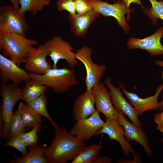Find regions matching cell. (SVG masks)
Segmentation results:
<instances>
[{
  "mask_svg": "<svg viewBox=\"0 0 163 163\" xmlns=\"http://www.w3.org/2000/svg\"><path fill=\"white\" fill-rule=\"evenodd\" d=\"M55 136L43 156L48 163H66L83 151L84 141L72 135L64 128L54 127Z\"/></svg>",
  "mask_w": 163,
  "mask_h": 163,
  "instance_id": "6da1fadb",
  "label": "cell"
},
{
  "mask_svg": "<svg viewBox=\"0 0 163 163\" xmlns=\"http://www.w3.org/2000/svg\"><path fill=\"white\" fill-rule=\"evenodd\" d=\"M37 40L12 33L0 32V50L18 66L24 63L30 53L36 47Z\"/></svg>",
  "mask_w": 163,
  "mask_h": 163,
  "instance_id": "7a4b0ae2",
  "label": "cell"
},
{
  "mask_svg": "<svg viewBox=\"0 0 163 163\" xmlns=\"http://www.w3.org/2000/svg\"><path fill=\"white\" fill-rule=\"evenodd\" d=\"M28 73L31 79L38 84L51 87L57 93L66 92L72 87L78 84L75 71L72 68H53L43 75Z\"/></svg>",
  "mask_w": 163,
  "mask_h": 163,
  "instance_id": "3957f363",
  "label": "cell"
},
{
  "mask_svg": "<svg viewBox=\"0 0 163 163\" xmlns=\"http://www.w3.org/2000/svg\"><path fill=\"white\" fill-rule=\"evenodd\" d=\"M0 95L2 99L0 115L4 122L2 137L5 140L8 139L9 134V123L14 107L18 101L21 100L22 89L18 85L1 82Z\"/></svg>",
  "mask_w": 163,
  "mask_h": 163,
  "instance_id": "277c9868",
  "label": "cell"
},
{
  "mask_svg": "<svg viewBox=\"0 0 163 163\" xmlns=\"http://www.w3.org/2000/svg\"><path fill=\"white\" fill-rule=\"evenodd\" d=\"M87 1L93 9L101 14L105 17H114L125 33H129L130 27L126 20L125 15L127 14L126 20H128L130 18V14L134 11V8H128L126 5L120 0L113 4L100 0H87Z\"/></svg>",
  "mask_w": 163,
  "mask_h": 163,
  "instance_id": "5b68a950",
  "label": "cell"
},
{
  "mask_svg": "<svg viewBox=\"0 0 163 163\" xmlns=\"http://www.w3.org/2000/svg\"><path fill=\"white\" fill-rule=\"evenodd\" d=\"M29 25L24 14L12 5L0 8V32L17 34L26 37Z\"/></svg>",
  "mask_w": 163,
  "mask_h": 163,
  "instance_id": "8992f818",
  "label": "cell"
},
{
  "mask_svg": "<svg viewBox=\"0 0 163 163\" xmlns=\"http://www.w3.org/2000/svg\"><path fill=\"white\" fill-rule=\"evenodd\" d=\"M44 44L50 52L49 56L53 62V68H57V63L61 59L66 60L72 69L78 64L75 53L73 51L74 49L61 36H55Z\"/></svg>",
  "mask_w": 163,
  "mask_h": 163,
  "instance_id": "52a82bcc",
  "label": "cell"
},
{
  "mask_svg": "<svg viewBox=\"0 0 163 163\" xmlns=\"http://www.w3.org/2000/svg\"><path fill=\"white\" fill-rule=\"evenodd\" d=\"M92 50L84 46L76 50V59L82 63L86 71L85 80L86 89L90 90L95 84L100 82L107 68L105 64L101 65L94 63L91 58Z\"/></svg>",
  "mask_w": 163,
  "mask_h": 163,
  "instance_id": "ba28073f",
  "label": "cell"
},
{
  "mask_svg": "<svg viewBox=\"0 0 163 163\" xmlns=\"http://www.w3.org/2000/svg\"><path fill=\"white\" fill-rule=\"evenodd\" d=\"M99 112L96 109L89 117L77 120L69 133L82 141L89 140L104 124L105 122L100 117Z\"/></svg>",
  "mask_w": 163,
  "mask_h": 163,
  "instance_id": "9c48e42d",
  "label": "cell"
},
{
  "mask_svg": "<svg viewBox=\"0 0 163 163\" xmlns=\"http://www.w3.org/2000/svg\"><path fill=\"white\" fill-rule=\"evenodd\" d=\"M104 83L110 90L111 101L116 109L126 116L132 123L141 127V123L138 119V115L135 109L123 97L120 88L113 85L110 76L107 77Z\"/></svg>",
  "mask_w": 163,
  "mask_h": 163,
  "instance_id": "30bf717a",
  "label": "cell"
},
{
  "mask_svg": "<svg viewBox=\"0 0 163 163\" xmlns=\"http://www.w3.org/2000/svg\"><path fill=\"white\" fill-rule=\"evenodd\" d=\"M163 37V26H162L158 28L153 34L143 39L133 37L129 38L126 44L129 49L145 50L152 56L163 55V46L160 42V39Z\"/></svg>",
  "mask_w": 163,
  "mask_h": 163,
  "instance_id": "8fae6325",
  "label": "cell"
},
{
  "mask_svg": "<svg viewBox=\"0 0 163 163\" xmlns=\"http://www.w3.org/2000/svg\"><path fill=\"white\" fill-rule=\"evenodd\" d=\"M0 79L1 82L8 83L11 81L12 84L18 85L30 78L28 72L21 69L13 61L0 54Z\"/></svg>",
  "mask_w": 163,
  "mask_h": 163,
  "instance_id": "7c38bea8",
  "label": "cell"
},
{
  "mask_svg": "<svg viewBox=\"0 0 163 163\" xmlns=\"http://www.w3.org/2000/svg\"><path fill=\"white\" fill-rule=\"evenodd\" d=\"M119 86L123 94L127 98L129 103L135 109L138 115H142L147 110L159 109V102L158 99L163 89V84H161L156 88L155 94L145 98H141L136 94L128 91L123 82H120Z\"/></svg>",
  "mask_w": 163,
  "mask_h": 163,
  "instance_id": "4fadbf2b",
  "label": "cell"
},
{
  "mask_svg": "<svg viewBox=\"0 0 163 163\" xmlns=\"http://www.w3.org/2000/svg\"><path fill=\"white\" fill-rule=\"evenodd\" d=\"M91 90L94 95L97 110L103 114L106 118L117 120L118 112L111 101L110 92L102 82L94 85Z\"/></svg>",
  "mask_w": 163,
  "mask_h": 163,
  "instance_id": "5bb4252c",
  "label": "cell"
},
{
  "mask_svg": "<svg viewBox=\"0 0 163 163\" xmlns=\"http://www.w3.org/2000/svg\"><path fill=\"white\" fill-rule=\"evenodd\" d=\"M50 52L44 44H40L37 48L31 51L27 56L24 64L26 70L33 73L43 75L49 69L53 68V65L46 60Z\"/></svg>",
  "mask_w": 163,
  "mask_h": 163,
  "instance_id": "9a60e30c",
  "label": "cell"
},
{
  "mask_svg": "<svg viewBox=\"0 0 163 163\" xmlns=\"http://www.w3.org/2000/svg\"><path fill=\"white\" fill-rule=\"evenodd\" d=\"M105 121L102 127L95 135L102 133L107 134L110 140H116L119 143L125 155L130 158L131 153L133 155L136 152L129 142L126 139L124 128L119 124L117 120L106 118Z\"/></svg>",
  "mask_w": 163,
  "mask_h": 163,
  "instance_id": "2e32d148",
  "label": "cell"
},
{
  "mask_svg": "<svg viewBox=\"0 0 163 163\" xmlns=\"http://www.w3.org/2000/svg\"><path fill=\"white\" fill-rule=\"evenodd\" d=\"M119 115L117 121L124 129V136L128 141H135L141 145L145 152L149 157H151L152 152L149 145L148 137L143 130L133 123L128 121L120 111H118Z\"/></svg>",
  "mask_w": 163,
  "mask_h": 163,
  "instance_id": "e0dca14e",
  "label": "cell"
},
{
  "mask_svg": "<svg viewBox=\"0 0 163 163\" xmlns=\"http://www.w3.org/2000/svg\"><path fill=\"white\" fill-rule=\"evenodd\" d=\"M100 14L93 9L83 14H76L74 16L69 14L68 19L72 33L76 37H85L89 27Z\"/></svg>",
  "mask_w": 163,
  "mask_h": 163,
  "instance_id": "ac0fdd59",
  "label": "cell"
},
{
  "mask_svg": "<svg viewBox=\"0 0 163 163\" xmlns=\"http://www.w3.org/2000/svg\"><path fill=\"white\" fill-rule=\"evenodd\" d=\"M94 104V97L91 90L86 89L75 101L73 108V117L77 121L90 116L96 110Z\"/></svg>",
  "mask_w": 163,
  "mask_h": 163,
  "instance_id": "d6986e66",
  "label": "cell"
},
{
  "mask_svg": "<svg viewBox=\"0 0 163 163\" xmlns=\"http://www.w3.org/2000/svg\"><path fill=\"white\" fill-rule=\"evenodd\" d=\"M47 147L38 144L30 146L29 152L25 156L14 159H11V163H48L43 156Z\"/></svg>",
  "mask_w": 163,
  "mask_h": 163,
  "instance_id": "ffe728a7",
  "label": "cell"
},
{
  "mask_svg": "<svg viewBox=\"0 0 163 163\" xmlns=\"http://www.w3.org/2000/svg\"><path fill=\"white\" fill-rule=\"evenodd\" d=\"M17 110L27 130L42 122L41 115L27 104L20 103Z\"/></svg>",
  "mask_w": 163,
  "mask_h": 163,
  "instance_id": "44dd1931",
  "label": "cell"
},
{
  "mask_svg": "<svg viewBox=\"0 0 163 163\" xmlns=\"http://www.w3.org/2000/svg\"><path fill=\"white\" fill-rule=\"evenodd\" d=\"M22 89L21 100L27 104L28 102L45 94L47 87L38 84L31 79L25 82Z\"/></svg>",
  "mask_w": 163,
  "mask_h": 163,
  "instance_id": "7402d4cb",
  "label": "cell"
},
{
  "mask_svg": "<svg viewBox=\"0 0 163 163\" xmlns=\"http://www.w3.org/2000/svg\"><path fill=\"white\" fill-rule=\"evenodd\" d=\"M103 146L93 144L86 147L84 150L75 156L72 163H92L98 156Z\"/></svg>",
  "mask_w": 163,
  "mask_h": 163,
  "instance_id": "603a6c76",
  "label": "cell"
},
{
  "mask_svg": "<svg viewBox=\"0 0 163 163\" xmlns=\"http://www.w3.org/2000/svg\"><path fill=\"white\" fill-rule=\"evenodd\" d=\"M47 100L45 94L28 102L26 104L40 115L47 118L54 127L58 126L49 115L46 108Z\"/></svg>",
  "mask_w": 163,
  "mask_h": 163,
  "instance_id": "cb8c5ba5",
  "label": "cell"
},
{
  "mask_svg": "<svg viewBox=\"0 0 163 163\" xmlns=\"http://www.w3.org/2000/svg\"><path fill=\"white\" fill-rule=\"evenodd\" d=\"M50 3V0H20L19 9L23 13L28 11L35 16Z\"/></svg>",
  "mask_w": 163,
  "mask_h": 163,
  "instance_id": "d4e9b609",
  "label": "cell"
},
{
  "mask_svg": "<svg viewBox=\"0 0 163 163\" xmlns=\"http://www.w3.org/2000/svg\"><path fill=\"white\" fill-rule=\"evenodd\" d=\"M148 0L150 2L152 7L145 8L143 12L151 20L152 25H155L157 23L158 19L163 20V0Z\"/></svg>",
  "mask_w": 163,
  "mask_h": 163,
  "instance_id": "484cf974",
  "label": "cell"
},
{
  "mask_svg": "<svg viewBox=\"0 0 163 163\" xmlns=\"http://www.w3.org/2000/svg\"><path fill=\"white\" fill-rule=\"evenodd\" d=\"M10 133L8 137L11 139L24 132L26 127L17 110L14 111L11 118L9 123Z\"/></svg>",
  "mask_w": 163,
  "mask_h": 163,
  "instance_id": "4316f807",
  "label": "cell"
},
{
  "mask_svg": "<svg viewBox=\"0 0 163 163\" xmlns=\"http://www.w3.org/2000/svg\"><path fill=\"white\" fill-rule=\"evenodd\" d=\"M41 128L40 123L35 125L32 130L27 133H23L16 136L22 139L28 146H32L38 144L39 139L37 133Z\"/></svg>",
  "mask_w": 163,
  "mask_h": 163,
  "instance_id": "83f0119b",
  "label": "cell"
},
{
  "mask_svg": "<svg viewBox=\"0 0 163 163\" xmlns=\"http://www.w3.org/2000/svg\"><path fill=\"white\" fill-rule=\"evenodd\" d=\"M9 146L12 147L21 152L22 157L28 153L27 150V145L21 138L16 136L11 139L4 145V147Z\"/></svg>",
  "mask_w": 163,
  "mask_h": 163,
  "instance_id": "f1b7e54d",
  "label": "cell"
},
{
  "mask_svg": "<svg viewBox=\"0 0 163 163\" xmlns=\"http://www.w3.org/2000/svg\"><path fill=\"white\" fill-rule=\"evenodd\" d=\"M56 4L59 11H67L72 16L76 14L75 0H57Z\"/></svg>",
  "mask_w": 163,
  "mask_h": 163,
  "instance_id": "f546056e",
  "label": "cell"
},
{
  "mask_svg": "<svg viewBox=\"0 0 163 163\" xmlns=\"http://www.w3.org/2000/svg\"><path fill=\"white\" fill-rule=\"evenodd\" d=\"M75 1L77 14H83L93 9L87 0H75Z\"/></svg>",
  "mask_w": 163,
  "mask_h": 163,
  "instance_id": "4dcf8cb0",
  "label": "cell"
},
{
  "mask_svg": "<svg viewBox=\"0 0 163 163\" xmlns=\"http://www.w3.org/2000/svg\"><path fill=\"white\" fill-rule=\"evenodd\" d=\"M154 120L157 124V129L163 133V110L161 113L157 112L154 114Z\"/></svg>",
  "mask_w": 163,
  "mask_h": 163,
  "instance_id": "1f68e13d",
  "label": "cell"
},
{
  "mask_svg": "<svg viewBox=\"0 0 163 163\" xmlns=\"http://www.w3.org/2000/svg\"><path fill=\"white\" fill-rule=\"evenodd\" d=\"M112 161L110 157L104 155L98 156L92 163H110Z\"/></svg>",
  "mask_w": 163,
  "mask_h": 163,
  "instance_id": "d6a6232c",
  "label": "cell"
},
{
  "mask_svg": "<svg viewBox=\"0 0 163 163\" xmlns=\"http://www.w3.org/2000/svg\"><path fill=\"white\" fill-rule=\"evenodd\" d=\"M123 2L126 5L128 8L129 9V7L131 3H135L138 5H140L142 8L144 9L143 5L141 0H120Z\"/></svg>",
  "mask_w": 163,
  "mask_h": 163,
  "instance_id": "836d02e7",
  "label": "cell"
},
{
  "mask_svg": "<svg viewBox=\"0 0 163 163\" xmlns=\"http://www.w3.org/2000/svg\"><path fill=\"white\" fill-rule=\"evenodd\" d=\"M10 1L11 2L12 5L15 7L20 8V0H10Z\"/></svg>",
  "mask_w": 163,
  "mask_h": 163,
  "instance_id": "e575fe53",
  "label": "cell"
},
{
  "mask_svg": "<svg viewBox=\"0 0 163 163\" xmlns=\"http://www.w3.org/2000/svg\"><path fill=\"white\" fill-rule=\"evenodd\" d=\"M155 64L160 67H163V61L156 60L155 61Z\"/></svg>",
  "mask_w": 163,
  "mask_h": 163,
  "instance_id": "d590c367",
  "label": "cell"
},
{
  "mask_svg": "<svg viewBox=\"0 0 163 163\" xmlns=\"http://www.w3.org/2000/svg\"><path fill=\"white\" fill-rule=\"evenodd\" d=\"M162 101L159 102V110L161 111L163 110V92L162 94Z\"/></svg>",
  "mask_w": 163,
  "mask_h": 163,
  "instance_id": "8d00e7d4",
  "label": "cell"
},
{
  "mask_svg": "<svg viewBox=\"0 0 163 163\" xmlns=\"http://www.w3.org/2000/svg\"><path fill=\"white\" fill-rule=\"evenodd\" d=\"M161 77L163 80V67H162V71L161 72Z\"/></svg>",
  "mask_w": 163,
  "mask_h": 163,
  "instance_id": "74e56055",
  "label": "cell"
},
{
  "mask_svg": "<svg viewBox=\"0 0 163 163\" xmlns=\"http://www.w3.org/2000/svg\"><path fill=\"white\" fill-rule=\"evenodd\" d=\"M161 141L163 143V137L161 139Z\"/></svg>",
  "mask_w": 163,
  "mask_h": 163,
  "instance_id": "f35d334b",
  "label": "cell"
},
{
  "mask_svg": "<svg viewBox=\"0 0 163 163\" xmlns=\"http://www.w3.org/2000/svg\"><path fill=\"white\" fill-rule=\"evenodd\" d=\"M100 0L102 1H104L105 0Z\"/></svg>",
  "mask_w": 163,
  "mask_h": 163,
  "instance_id": "ab89813d",
  "label": "cell"
}]
</instances>
